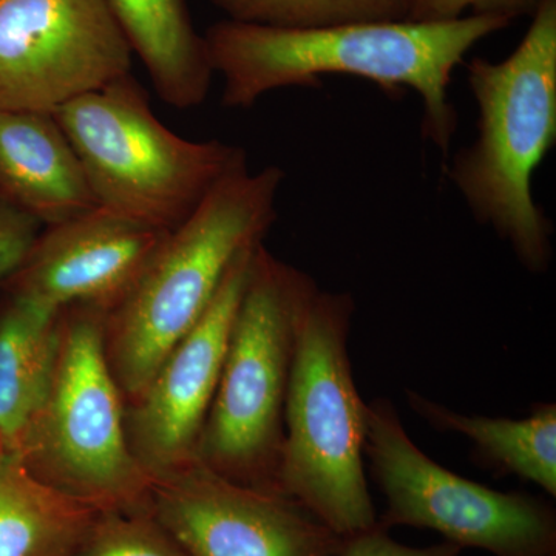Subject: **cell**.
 <instances>
[{"mask_svg":"<svg viewBox=\"0 0 556 556\" xmlns=\"http://www.w3.org/2000/svg\"><path fill=\"white\" fill-rule=\"evenodd\" d=\"M390 530L379 525L343 540L336 556H460L463 548L444 541L430 547H409L388 535Z\"/></svg>","mask_w":556,"mask_h":556,"instance_id":"cell-22","label":"cell"},{"mask_svg":"<svg viewBox=\"0 0 556 556\" xmlns=\"http://www.w3.org/2000/svg\"><path fill=\"white\" fill-rule=\"evenodd\" d=\"M413 412L431 427L470 439L478 463L497 477L533 482L556 496V405L536 404L525 419L468 416L408 391Z\"/></svg>","mask_w":556,"mask_h":556,"instance_id":"cell-16","label":"cell"},{"mask_svg":"<svg viewBox=\"0 0 556 556\" xmlns=\"http://www.w3.org/2000/svg\"><path fill=\"white\" fill-rule=\"evenodd\" d=\"M105 317L93 306L61 311L49 393L16 455L39 481L89 506L146 511L152 478L127 439L126 402L105 356Z\"/></svg>","mask_w":556,"mask_h":556,"instance_id":"cell-6","label":"cell"},{"mask_svg":"<svg viewBox=\"0 0 556 556\" xmlns=\"http://www.w3.org/2000/svg\"><path fill=\"white\" fill-rule=\"evenodd\" d=\"M60 314L9 294L0 311V445L16 455L46 401L60 346Z\"/></svg>","mask_w":556,"mask_h":556,"instance_id":"cell-15","label":"cell"},{"mask_svg":"<svg viewBox=\"0 0 556 556\" xmlns=\"http://www.w3.org/2000/svg\"><path fill=\"white\" fill-rule=\"evenodd\" d=\"M356 303L309 292L295 328L278 490L339 536L378 525L365 477V402L348 353Z\"/></svg>","mask_w":556,"mask_h":556,"instance_id":"cell-4","label":"cell"},{"mask_svg":"<svg viewBox=\"0 0 556 556\" xmlns=\"http://www.w3.org/2000/svg\"><path fill=\"white\" fill-rule=\"evenodd\" d=\"M316 281L260 244L230 329L197 459L237 484L280 493L295 328ZM281 495V493H280Z\"/></svg>","mask_w":556,"mask_h":556,"instance_id":"cell-5","label":"cell"},{"mask_svg":"<svg viewBox=\"0 0 556 556\" xmlns=\"http://www.w3.org/2000/svg\"><path fill=\"white\" fill-rule=\"evenodd\" d=\"M105 0H0V110L54 113L131 73Z\"/></svg>","mask_w":556,"mask_h":556,"instance_id":"cell-9","label":"cell"},{"mask_svg":"<svg viewBox=\"0 0 556 556\" xmlns=\"http://www.w3.org/2000/svg\"><path fill=\"white\" fill-rule=\"evenodd\" d=\"M68 556H188L152 511H102Z\"/></svg>","mask_w":556,"mask_h":556,"instance_id":"cell-19","label":"cell"},{"mask_svg":"<svg viewBox=\"0 0 556 556\" xmlns=\"http://www.w3.org/2000/svg\"><path fill=\"white\" fill-rule=\"evenodd\" d=\"M554 556H556V555H554Z\"/></svg>","mask_w":556,"mask_h":556,"instance_id":"cell-24","label":"cell"},{"mask_svg":"<svg viewBox=\"0 0 556 556\" xmlns=\"http://www.w3.org/2000/svg\"><path fill=\"white\" fill-rule=\"evenodd\" d=\"M167 236V230L98 207L40 230L3 287L51 309L86 305L109 314L126 299Z\"/></svg>","mask_w":556,"mask_h":556,"instance_id":"cell-12","label":"cell"},{"mask_svg":"<svg viewBox=\"0 0 556 556\" xmlns=\"http://www.w3.org/2000/svg\"><path fill=\"white\" fill-rule=\"evenodd\" d=\"M540 0H409L407 21L447 22L475 14L514 22L532 16Z\"/></svg>","mask_w":556,"mask_h":556,"instance_id":"cell-20","label":"cell"},{"mask_svg":"<svg viewBox=\"0 0 556 556\" xmlns=\"http://www.w3.org/2000/svg\"><path fill=\"white\" fill-rule=\"evenodd\" d=\"M530 17L506 60L467 65L477 138L453 155L447 175L479 225L507 241L529 273L543 274L554 229L533 199L532 177L556 142V0H540Z\"/></svg>","mask_w":556,"mask_h":556,"instance_id":"cell-2","label":"cell"},{"mask_svg":"<svg viewBox=\"0 0 556 556\" xmlns=\"http://www.w3.org/2000/svg\"><path fill=\"white\" fill-rule=\"evenodd\" d=\"M0 199L42 228L100 207L78 153L53 113L0 110Z\"/></svg>","mask_w":556,"mask_h":556,"instance_id":"cell-13","label":"cell"},{"mask_svg":"<svg viewBox=\"0 0 556 556\" xmlns=\"http://www.w3.org/2000/svg\"><path fill=\"white\" fill-rule=\"evenodd\" d=\"M40 230L39 222L0 199V285L21 268Z\"/></svg>","mask_w":556,"mask_h":556,"instance_id":"cell-21","label":"cell"},{"mask_svg":"<svg viewBox=\"0 0 556 556\" xmlns=\"http://www.w3.org/2000/svg\"><path fill=\"white\" fill-rule=\"evenodd\" d=\"M150 511L188 556H336L343 538L280 493L192 459L153 478Z\"/></svg>","mask_w":556,"mask_h":556,"instance_id":"cell-10","label":"cell"},{"mask_svg":"<svg viewBox=\"0 0 556 556\" xmlns=\"http://www.w3.org/2000/svg\"><path fill=\"white\" fill-rule=\"evenodd\" d=\"M364 455L386 497L383 529H430L495 556L556 555V514L546 500L497 492L439 466L409 439L388 399L365 405Z\"/></svg>","mask_w":556,"mask_h":556,"instance_id":"cell-8","label":"cell"},{"mask_svg":"<svg viewBox=\"0 0 556 556\" xmlns=\"http://www.w3.org/2000/svg\"><path fill=\"white\" fill-rule=\"evenodd\" d=\"M131 51L148 70L161 101L178 110L199 108L212 72L203 35L186 0H105Z\"/></svg>","mask_w":556,"mask_h":556,"instance_id":"cell-14","label":"cell"},{"mask_svg":"<svg viewBox=\"0 0 556 556\" xmlns=\"http://www.w3.org/2000/svg\"><path fill=\"white\" fill-rule=\"evenodd\" d=\"M101 514L0 453V556H68Z\"/></svg>","mask_w":556,"mask_h":556,"instance_id":"cell-17","label":"cell"},{"mask_svg":"<svg viewBox=\"0 0 556 556\" xmlns=\"http://www.w3.org/2000/svg\"><path fill=\"white\" fill-rule=\"evenodd\" d=\"M226 20L278 28L407 21L409 0H211Z\"/></svg>","mask_w":556,"mask_h":556,"instance_id":"cell-18","label":"cell"},{"mask_svg":"<svg viewBox=\"0 0 556 556\" xmlns=\"http://www.w3.org/2000/svg\"><path fill=\"white\" fill-rule=\"evenodd\" d=\"M105 211L174 230L229 172L247 163L239 146L179 137L127 75L53 113Z\"/></svg>","mask_w":556,"mask_h":556,"instance_id":"cell-7","label":"cell"},{"mask_svg":"<svg viewBox=\"0 0 556 556\" xmlns=\"http://www.w3.org/2000/svg\"><path fill=\"white\" fill-rule=\"evenodd\" d=\"M258 247L233 262L199 324L167 354L144 391L126 404L131 453L152 481L197 457L233 317Z\"/></svg>","mask_w":556,"mask_h":556,"instance_id":"cell-11","label":"cell"},{"mask_svg":"<svg viewBox=\"0 0 556 556\" xmlns=\"http://www.w3.org/2000/svg\"><path fill=\"white\" fill-rule=\"evenodd\" d=\"M285 177L278 166L252 172L248 161L229 172L170 230L126 299L110 311L105 356L126 404L199 324L233 262L265 241Z\"/></svg>","mask_w":556,"mask_h":556,"instance_id":"cell-3","label":"cell"},{"mask_svg":"<svg viewBox=\"0 0 556 556\" xmlns=\"http://www.w3.org/2000/svg\"><path fill=\"white\" fill-rule=\"evenodd\" d=\"M496 16L447 22H356L278 28L225 20L204 33L212 72L223 79L222 102L248 109L270 91L320 87L327 75L368 79L394 98L415 90L422 101V135L445 160L457 129L450 101L453 72L479 40L507 28Z\"/></svg>","mask_w":556,"mask_h":556,"instance_id":"cell-1","label":"cell"},{"mask_svg":"<svg viewBox=\"0 0 556 556\" xmlns=\"http://www.w3.org/2000/svg\"><path fill=\"white\" fill-rule=\"evenodd\" d=\"M0 453H3V452H2V445H0Z\"/></svg>","mask_w":556,"mask_h":556,"instance_id":"cell-23","label":"cell"}]
</instances>
